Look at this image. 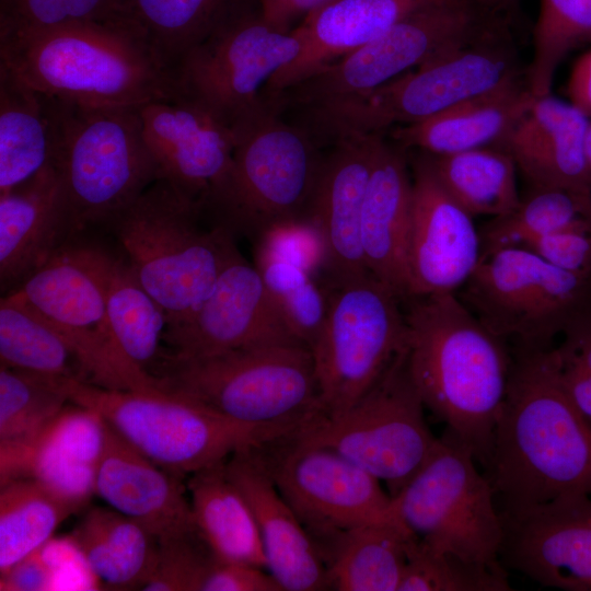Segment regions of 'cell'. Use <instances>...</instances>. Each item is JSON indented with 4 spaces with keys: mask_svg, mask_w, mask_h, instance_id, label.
I'll use <instances>...</instances> for the list:
<instances>
[{
    "mask_svg": "<svg viewBox=\"0 0 591 591\" xmlns=\"http://www.w3.org/2000/svg\"><path fill=\"white\" fill-rule=\"evenodd\" d=\"M525 79L510 25L501 23L476 40L414 68L348 101L310 109L318 127L337 140L382 135Z\"/></svg>",
    "mask_w": 591,
    "mask_h": 591,
    "instance_id": "obj_7",
    "label": "cell"
},
{
    "mask_svg": "<svg viewBox=\"0 0 591 591\" xmlns=\"http://www.w3.org/2000/svg\"><path fill=\"white\" fill-rule=\"evenodd\" d=\"M505 566L468 561L457 555L433 551L416 537L408 547L398 591H509Z\"/></svg>",
    "mask_w": 591,
    "mask_h": 591,
    "instance_id": "obj_44",
    "label": "cell"
},
{
    "mask_svg": "<svg viewBox=\"0 0 591 591\" xmlns=\"http://www.w3.org/2000/svg\"><path fill=\"white\" fill-rule=\"evenodd\" d=\"M407 366L406 346L376 383L336 416L315 415L294 433L340 453L384 483L394 497L421 468L439 438Z\"/></svg>",
    "mask_w": 591,
    "mask_h": 591,
    "instance_id": "obj_10",
    "label": "cell"
},
{
    "mask_svg": "<svg viewBox=\"0 0 591 591\" xmlns=\"http://www.w3.org/2000/svg\"><path fill=\"white\" fill-rule=\"evenodd\" d=\"M332 0H259V18L270 27L289 33L291 24Z\"/></svg>",
    "mask_w": 591,
    "mask_h": 591,
    "instance_id": "obj_52",
    "label": "cell"
},
{
    "mask_svg": "<svg viewBox=\"0 0 591 591\" xmlns=\"http://www.w3.org/2000/svg\"><path fill=\"white\" fill-rule=\"evenodd\" d=\"M534 99L522 79L427 119L394 127L391 135L402 149L428 154L501 147Z\"/></svg>",
    "mask_w": 591,
    "mask_h": 591,
    "instance_id": "obj_30",
    "label": "cell"
},
{
    "mask_svg": "<svg viewBox=\"0 0 591 591\" xmlns=\"http://www.w3.org/2000/svg\"><path fill=\"white\" fill-rule=\"evenodd\" d=\"M259 450L277 489L315 545L363 524L398 519L382 483L333 449L293 433Z\"/></svg>",
    "mask_w": 591,
    "mask_h": 591,
    "instance_id": "obj_16",
    "label": "cell"
},
{
    "mask_svg": "<svg viewBox=\"0 0 591 591\" xmlns=\"http://www.w3.org/2000/svg\"><path fill=\"white\" fill-rule=\"evenodd\" d=\"M69 536L100 584L109 589L142 590L155 569L158 538L109 507L90 509Z\"/></svg>",
    "mask_w": 591,
    "mask_h": 591,
    "instance_id": "obj_34",
    "label": "cell"
},
{
    "mask_svg": "<svg viewBox=\"0 0 591 591\" xmlns=\"http://www.w3.org/2000/svg\"><path fill=\"white\" fill-rule=\"evenodd\" d=\"M414 538L394 519L363 524L318 543L329 590L398 591Z\"/></svg>",
    "mask_w": 591,
    "mask_h": 591,
    "instance_id": "obj_32",
    "label": "cell"
},
{
    "mask_svg": "<svg viewBox=\"0 0 591 591\" xmlns=\"http://www.w3.org/2000/svg\"><path fill=\"white\" fill-rule=\"evenodd\" d=\"M255 256L296 264L320 280L325 276L326 255L322 235L308 217L280 222L254 237Z\"/></svg>",
    "mask_w": 591,
    "mask_h": 591,
    "instance_id": "obj_47",
    "label": "cell"
},
{
    "mask_svg": "<svg viewBox=\"0 0 591 591\" xmlns=\"http://www.w3.org/2000/svg\"><path fill=\"white\" fill-rule=\"evenodd\" d=\"M39 313L76 351L86 383L111 390L159 391L157 380L119 351L103 289L77 239L9 291Z\"/></svg>",
    "mask_w": 591,
    "mask_h": 591,
    "instance_id": "obj_15",
    "label": "cell"
},
{
    "mask_svg": "<svg viewBox=\"0 0 591 591\" xmlns=\"http://www.w3.org/2000/svg\"><path fill=\"white\" fill-rule=\"evenodd\" d=\"M162 343L165 348L159 361L194 360L266 344H302L290 331L256 266L239 250L198 308L182 322L165 327Z\"/></svg>",
    "mask_w": 591,
    "mask_h": 591,
    "instance_id": "obj_18",
    "label": "cell"
},
{
    "mask_svg": "<svg viewBox=\"0 0 591 591\" xmlns=\"http://www.w3.org/2000/svg\"><path fill=\"white\" fill-rule=\"evenodd\" d=\"M568 102L591 119V49L572 65L566 83Z\"/></svg>",
    "mask_w": 591,
    "mask_h": 591,
    "instance_id": "obj_53",
    "label": "cell"
},
{
    "mask_svg": "<svg viewBox=\"0 0 591 591\" xmlns=\"http://www.w3.org/2000/svg\"><path fill=\"white\" fill-rule=\"evenodd\" d=\"M484 467L505 513L591 496V422L561 383L554 345L514 347Z\"/></svg>",
    "mask_w": 591,
    "mask_h": 591,
    "instance_id": "obj_1",
    "label": "cell"
},
{
    "mask_svg": "<svg viewBox=\"0 0 591 591\" xmlns=\"http://www.w3.org/2000/svg\"><path fill=\"white\" fill-rule=\"evenodd\" d=\"M583 217H591V192L530 188L513 211L491 218L479 230L482 257L499 248L522 246Z\"/></svg>",
    "mask_w": 591,
    "mask_h": 591,
    "instance_id": "obj_41",
    "label": "cell"
},
{
    "mask_svg": "<svg viewBox=\"0 0 591 591\" xmlns=\"http://www.w3.org/2000/svg\"><path fill=\"white\" fill-rule=\"evenodd\" d=\"M266 288L294 337L311 347L328 308V289L304 268L290 262L255 256Z\"/></svg>",
    "mask_w": 591,
    "mask_h": 591,
    "instance_id": "obj_43",
    "label": "cell"
},
{
    "mask_svg": "<svg viewBox=\"0 0 591 591\" xmlns=\"http://www.w3.org/2000/svg\"><path fill=\"white\" fill-rule=\"evenodd\" d=\"M1 591L55 590V573L43 547L0 573Z\"/></svg>",
    "mask_w": 591,
    "mask_h": 591,
    "instance_id": "obj_51",
    "label": "cell"
},
{
    "mask_svg": "<svg viewBox=\"0 0 591 591\" xmlns=\"http://www.w3.org/2000/svg\"><path fill=\"white\" fill-rule=\"evenodd\" d=\"M53 148L48 97L0 66V194L51 164Z\"/></svg>",
    "mask_w": 591,
    "mask_h": 591,
    "instance_id": "obj_35",
    "label": "cell"
},
{
    "mask_svg": "<svg viewBox=\"0 0 591 591\" xmlns=\"http://www.w3.org/2000/svg\"><path fill=\"white\" fill-rule=\"evenodd\" d=\"M0 66L77 105L134 106L181 95L173 71L123 16L0 35Z\"/></svg>",
    "mask_w": 591,
    "mask_h": 591,
    "instance_id": "obj_3",
    "label": "cell"
},
{
    "mask_svg": "<svg viewBox=\"0 0 591 591\" xmlns=\"http://www.w3.org/2000/svg\"><path fill=\"white\" fill-rule=\"evenodd\" d=\"M232 126L229 181L210 210L216 222L254 239L274 224L306 217L323 164L310 139L266 104Z\"/></svg>",
    "mask_w": 591,
    "mask_h": 591,
    "instance_id": "obj_9",
    "label": "cell"
},
{
    "mask_svg": "<svg viewBox=\"0 0 591 591\" xmlns=\"http://www.w3.org/2000/svg\"><path fill=\"white\" fill-rule=\"evenodd\" d=\"M412 174L402 148L379 139L364 195L361 245L368 271L404 301L409 294Z\"/></svg>",
    "mask_w": 591,
    "mask_h": 591,
    "instance_id": "obj_29",
    "label": "cell"
},
{
    "mask_svg": "<svg viewBox=\"0 0 591 591\" xmlns=\"http://www.w3.org/2000/svg\"><path fill=\"white\" fill-rule=\"evenodd\" d=\"M563 270L591 275V217L522 245Z\"/></svg>",
    "mask_w": 591,
    "mask_h": 591,
    "instance_id": "obj_49",
    "label": "cell"
},
{
    "mask_svg": "<svg viewBox=\"0 0 591 591\" xmlns=\"http://www.w3.org/2000/svg\"><path fill=\"white\" fill-rule=\"evenodd\" d=\"M473 219L418 152L412 161L408 298L457 292L465 285L482 258Z\"/></svg>",
    "mask_w": 591,
    "mask_h": 591,
    "instance_id": "obj_20",
    "label": "cell"
},
{
    "mask_svg": "<svg viewBox=\"0 0 591 591\" xmlns=\"http://www.w3.org/2000/svg\"><path fill=\"white\" fill-rule=\"evenodd\" d=\"M404 304L407 366L422 403L485 466L512 351L456 292L412 297Z\"/></svg>",
    "mask_w": 591,
    "mask_h": 591,
    "instance_id": "obj_2",
    "label": "cell"
},
{
    "mask_svg": "<svg viewBox=\"0 0 591 591\" xmlns=\"http://www.w3.org/2000/svg\"><path fill=\"white\" fill-rule=\"evenodd\" d=\"M55 166L0 194V282L11 291L79 234Z\"/></svg>",
    "mask_w": 591,
    "mask_h": 591,
    "instance_id": "obj_24",
    "label": "cell"
},
{
    "mask_svg": "<svg viewBox=\"0 0 591 591\" xmlns=\"http://www.w3.org/2000/svg\"><path fill=\"white\" fill-rule=\"evenodd\" d=\"M204 212L201 204L159 178L106 227L162 308L166 326L198 308L237 251L229 228L200 225Z\"/></svg>",
    "mask_w": 591,
    "mask_h": 591,
    "instance_id": "obj_4",
    "label": "cell"
},
{
    "mask_svg": "<svg viewBox=\"0 0 591 591\" xmlns=\"http://www.w3.org/2000/svg\"><path fill=\"white\" fill-rule=\"evenodd\" d=\"M159 389L233 420L299 430L322 413L310 348L299 343L252 346L186 361L161 360Z\"/></svg>",
    "mask_w": 591,
    "mask_h": 591,
    "instance_id": "obj_6",
    "label": "cell"
},
{
    "mask_svg": "<svg viewBox=\"0 0 591 591\" xmlns=\"http://www.w3.org/2000/svg\"><path fill=\"white\" fill-rule=\"evenodd\" d=\"M78 243L103 289L107 318L120 354L136 370L154 378L167 324L162 308L123 254L96 243Z\"/></svg>",
    "mask_w": 591,
    "mask_h": 591,
    "instance_id": "obj_31",
    "label": "cell"
},
{
    "mask_svg": "<svg viewBox=\"0 0 591 591\" xmlns=\"http://www.w3.org/2000/svg\"><path fill=\"white\" fill-rule=\"evenodd\" d=\"M456 293L507 343L549 347L591 308V275L563 270L525 247L508 246L482 257Z\"/></svg>",
    "mask_w": 591,
    "mask_h": 591,
    "instance_id": "obj_13",
    "label": "cell"
},
{
    "mask_svg": "<svg viewBox=\"0 0 591 591\" xmlns=\"http://www.w3.org/2000/svg\"><path fill=\"white\" fill-rule=\"evenodd\" d=\"M0 368V456L30 445L70 403L68 382Z\"/></svg>",
    "mask_w": 591,
    "mask_h": 591,
    "instance_id": "obj_40",
    "label": "cell"
},
{
    "mask_svg": "<svg viewBox=\"0 0 591 591\" xmlns=\"http://www.w3.org/2000/svg\"><path fill=\"white\" fill-rule=\"evenodd\" d=\"M477 8L497 21H502L511 25L517 14L520 0H472Z\"/></svg>",
    "mask_w": 591,
    "mask_h": 591,
    "instance_id": "obj_54",
    "label": "cell"
},
{
    "mask_svg": "<svg viewBox=\"0 0 591 591\" xmlns=\"http://www.w3.org/2000/svg\"><path fill=\"white\" fill-rule=\"evenodd\" d=\"M139 112L159 178L210 211L229 181L233 126L182 95L141 104Z\"/></svg>",
    "mask_w": 591,
    "mask_h": 591,
    "instance_id": "obj_19",
    "label": "cell"
},
{
    "mask_svg": "<svg viewBox=\"0 0 591 591\" xmlns=\"http://www.w3.org/2000/svg\"><path fill=\"white\" fill-rule=\"evenodd\" d=\"M182 478L143 455L106 422L95 495L158 541L196 529Z\"/></svg>",
    "mask_w": 591,
    "mask_h": 591,
    "instance_id": "obj_26",
    "label": "cell"
},
{
    "mask_svg": "<svg viewBox=\"0 0 591 591\" xmlns=\"http://www.w3.org/2000/svg\"><path fill=\"white\" fill-rule=\"evenodd\" d=\"M498 24L472 0H445L406 16L285 92L309 109L338 104L467 45Z\"/></svg>",
    "mask_w": 591,
    "mask_h": 591,
    "instance_id": "obj_14",
    "label": "cell"
},
{
    "mask_svg": "<svg viewBox=\"0 0 591 591\" xmlns=\"http://www.w3.org/2000/svg\"><path fill=\"white\" fill-rule=\"evenodd\" d=\"M201 591H283L277 580L264 568L216 560L210 567Z\"/></svg>",
    "mask_w": 591,
    "mask_h": 591,
    "instance_id": "obj_50",
    "label": "cell"
},
{
    "mask_svg": "<svg viewBox=\"0 0 591 591\" xmlns=\"http://www.w3.org/2000/svg\"><path fill=\"white\" fill-rule=\"evenodd\" d=\"M449 195L471 216L501 217L513 211L520 195L517 166L501 147L450 154L421 152Z\"/></svg>",
    "mask_w": 591,
    "mask_h": 591,
    "instance_id": "obj_36",
    "label": "cell"
},
{
    "mask_svg": "<svg viewBox=\"0 0 591 591\" xmlns=\"http://www.w3.org/2000/svg\"><path fill=\"white\" fill-rule=\"evenodd\" d=\"M72 513L73 508L33 478L1 484L0 573L47 544Z\"/></svg>",
    "mask_w": 591,
    "mask_h": 591,
    "instance_id": "obj_39",
    "label": "cell"
},
{
    "mask_svg": "<svg viewBox=\"0 0 591 591\" xmlns=\"http://www.w3.org/2000/svg\"><path fill=\"white\" fill-rule=\"evenodd\" d=\"M591 39V0H540L525 81L534 97L551 94L555 72L578 44Z\"/></svg>",
    "mask_w": 591,
    "mask_h": 591,
    "instance_id": "obj_42",
    "label": "cell"
},
{
    "mask_svg": "<svg viewBox=\"0 0 591 591\" xmlns=\"http://www.w3.org/2000/svg\"><path fill=\"white\" fill-rule=\"evenodd\" d=\"M121 0H1L0 35L120 16Z\"/></svg>",
    "mask_w": 591,
    "mask_h": 591,
    "instance_id": "obj_45",
    "label": "cell"
},
{
    "mask_svg": "<svg viewBox=\"0 0 591 591\" xmlns=\"http://www.w3.org/2000/svg\"><path fill=\"white\" fill-rule=\"evenodd\" d=\"M554 346L561 383L591 422V308L579 315Z\"/></svg>",
    "mask_w": 591,
    "mask_h": 591,
    "instance_id": "obj_48",
    "label": "cell"
},
{
    "mask_svg": "<svg viewBox=\"0 0 591 591\" xmlns=\"http://www.w3.org/2000/svg\"><path fill=\"white\" fill-rule=\"evenodd\" d=\"M47 97L54 130L51 163L78 230L107 227L159 179L139 105L85 106Z\"/></svg>",
    "mask_w": 591,
    "mask_h": 591,
    "instance_id": "obj_5",
    "label": "cell"
},
{
    "mask_svg": "<svg viewBox=\"0 0 591 591\" xmlns=\"http://www.w3.org/2000/svg\"><path fill=\"white\" fill-rule=\"evenodd\" d=\"M1 367L86 383L76 351L39 313L12 293L0 301Z\"/></svg>",
    "mask_w": 591,
    "mask_h": 591,
    "instance_id": "obj_37",
    "label": "cell"
},
{
    "mask_svg": "<svg viewBox=\"0 0 591 591\" xmlns=\"http://www.w3.org/2000/svg\"><path fill=\"white\" fill-rule=\"evenodd\" d=\"M186 489L195 525L215 557L266 569L254 513L231 479L227 460L190 474Z\"/></svg>",
    "mask_w": 591,
    "mask_h": 591,
    "instance_id": "obj_33",
    "label": "cell"
},
{
    "mask_svg": "<svg viewBox=\"0 0 591 591\" xmlns=\"http://www.w3.org/2000/svg\"><path fill=\"white\" fill-rule=\"evenodd\" d=\"M105 436L99 413L70 402L30 445L0 456L1 484L33 478L78 512L95 494Z\"/></svg>",
    "mask_w": 591,
    "mask_h": 591,
    "instance_id": "obj_23",
    "label": "cell"
},
{
    "mask_svg": "<svg viewBox=\"0 0 591 591\" xmlns=\"http://www.w3.org/2000/svg\"><path fill=\"white\" fill-rule=\"evenodd\" d=\"M328 289L312 343L322 414L336 416L363 396L406 346L404 300L371 274Z\"/></svg>",
    "mask_w": 591,
    "mask_h": 591,
    "instance_id": "obj_12",
    "label": "cell"
},
{
    "mask_svg": "<svg viewBox=\"0 0 591 591\" xmlns=\"http://www.w3.org/2000/svg\"><path fill=\"white\" fill-rule=\"evenodd\" d=\"M381 136L339 139L337 149L322 164L306 217L316 225L324 242L327 288L370 274L361 245V217Z\"/></svg>",
    "mask_w": 591,
    "mask_h": 591,
    "instance_id": "obj_22",
    "label": "cell"
},
{
    "mask_svg": "<svg viewBox=\"0 0 591 591\" xmlns=\"http://www.w3.org/2000/svg\"><path fill=\"white\" fill-rule=\"evenodd\" d=\"M392 498L399 521L427 547L503 566L505 529L495 490L478 471L472 451L449 432Z\"/></svg>",
    "mask_w": 591,
    "mask_h": 591,
    "instance_id": "obj_11",
    "label": "cell"
},
{
    "mask_svg": "<svg viewBox=\"0 0 591 591\" xmlns=\"http://www.w3.org/2000/svg\"><path fill=\"white\" fill-rule=\"evenodd\" d=\"M232 0H121L120 15L171 70L225 20Z\"/></svg>",
    "mask_w": 591,
    "mask_h": 591,
    "instance_id": "obj_38",
    "label": "cell"
},
{
    "mask_svg": "<svg viewBox=\"0 0 591 591\" xmlns=\"http://www.w3.org/2000/svg\"><path fill=\"white\" fill-rule=\"evenodd\" d=\"M68 392L70 402L99 413L135 449L182 477L297 431L240 422L163 391L111 390L70 380Z\"/></svg>",
    "mask_w": 591,
    "mask_h": 591,
    "instance_id": "obj_8",
    "label": "cell"
},
{
    "mask_svg": "<svg viewBox=\"0 0 591 591\" xmlns=\"http://www.w3.org/2000/svg\"><path fill=\"white\" fill-rule=\"evenodd\" d=\"M591 40V39H590Z\"/></svg>",
    "mask_w": 591,
    "mask_h": 591,
    "instance_id": "obj_56",
    "label": "cell"
},
{
    "mask_svg": "<svg viewBox=\"0 0 591 591\" xmlns=\"http://www.w3.org/2000/svg\"><path fill=\"white\" fill-rule=\"evenodd\" d=\"M260 448L239 451L227 470L257 523L267 571L283 591L329 590L324 559L270 476Z\"/></svg>",
    "mask_w": 591,
    "mask_h": 591,
    "instance_id": "obj_25",
    "label": "cell"
},
{
    "mask_svg": "<svg viewBox=\"0 0 591 591\" xmlns=\"http://www.w3.org/2000/svg\"><path fill=\"white\" fill-rule=\"evenodd\" d=\"M589 123L569 102L551 94L535 97L501 148L530 188L591 192L586 153Z\"/></svg>",
    "mask_w": 591,
    "mask_h": 591,
    "instance_id": "obj_27",
    "label": "cell"
},
{
    "mask_svg": "<svg viewBox=\"0 0 591 591\" xmlns=\"http://www.w3.org/2000/svg\"><path fill=\"white\" fill-rule=\"evenodd\" d=\"M300 50L291 32L277 31L260 18L225 20L172 71L182 96L232 125L265 105L262 90Z\"/></svg>",
    "mask_w": 591,
    "mask_h": 591,
    "instance_id": "obj_17",
    "label": "cell"
},
{
    "mask_svg": "<svg viewBox=\"0 0 591 591\" xmlns=\"http://www.w3.org/2000/svg\"><path fill=\"white\" fill-rule=\"evenodd\" d=\"M501 515L500 561L506 569L544 587L591 591V496L564 497Z\"/></svg>",
    "mask_w": 591,
    "mask_h": 591,
    "instance_id": "obj_21",
    "label": "cell"
},
{
    "mask_svg": "<svg viewBox=\"0 0 591 591\" xmlns=\"http://www.w3.org/2000/svg\"><path fill=\"white\" fill-rule=\"evenodd\" d=\"M586 153H587V160H588L589 169H590V172H591V119H590V123H589L587 137H586Z\"/></svg>",
    "mask_w": 591,
    "mask_h": 591,
    "instance_id": "obj_55",
    "label": "cell"
},
{
    "mask_svg": "<svg viewBox=\"0 0 591 591\" xmlns=\"http://www.w3.org/2000/svg\"><path fill=\"white\" fill-rule=\"evenodd\" d=\"M442 1L445 0H332L291 31L301 50L270 79L266 89L276 95L285 92L406 16Z\"/></svg>",
    "mask_w": 591,
    "mask_h": 591,
    "instance_id": "obj_28",
    "label": "cell"
},
{
    "mask_svg": "<svg viewBox=\"0 0 591 591\" xmlns=\"http://www.w3.org/2000/svg\"><path fill=\"white\" fill-rule=\"evenodd\" d=\"M216 560L197 528L160 540L155 569L142 590L201 591Z\"/></svg>",
    "mask_w": 591,
    "mask_h": 591,
    "instance_id": "obj_46",
    "label": "cell"
}]
</instances>
